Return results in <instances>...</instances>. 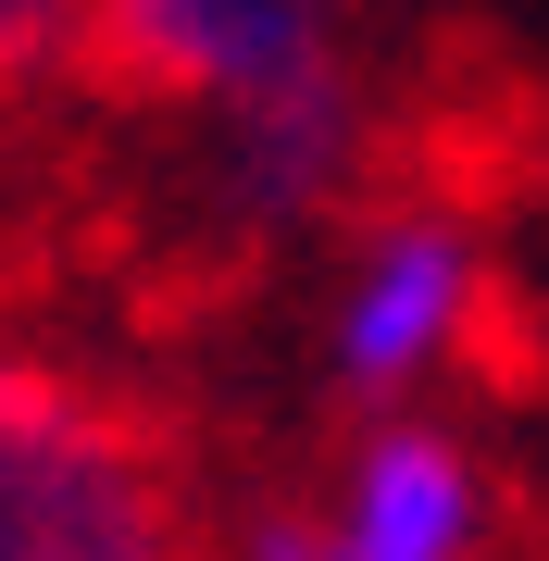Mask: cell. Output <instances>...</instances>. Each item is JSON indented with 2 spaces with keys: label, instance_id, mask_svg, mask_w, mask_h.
<instances>
[{
  "label": "cell",
  "instance_id": "6da1fadb",
  "mask_svg": "<svg viewBox=\"0 0 549 561\" xmlns=\"http://www.w3.org/2000/svg\"><path fill=\"white\" fill-rule=\"evenodd\" d=\"M0 561H201L150 424L62 375H0Z\"/></svg>",
  "mask_w": 549,
  "mask_h": 561
},
{
  "label": "cell",
  "instance_id": "7a4b0ae2",
  "mask_svg": "<svg viewBox=\"0 0 549 561\" xmlns=\"http://www.w3.org/2000/svg\"><path fill=\"white\" fill-rule=\"evenodd\" d=\"M88 62L163 101H263L338 62V0H88Z\"/></svg>",
  "mask_w": 549,
  "mask_h": 561
},
{
  "label": "cell",
  "instance_id": "3957f363",
  "mask_svg": "<svg viewBox=\"0 0 549 561\" xmlns=\"http://www.w3.org/2000/svg\"><path fill=\"white\" fill-rule=\"evenodd\" d=\"M474 300H488V287H474L462 225H437V213L387 225L363 250V275H350V300H338V375L350 387H412L474 324Z\"/></svg>",
  "mask_w": 549,
  "mask_h": 561
},
{
  "label": "cell",
  "instance_id": "277c9868",
  "mask_svg": "<svg viewBox=\"0 0 549 561\" xmlns=\"http://www.w3.org/2000/svg\"><path fill=\"white\" fill-rule=\"evenodd\" d=\"M488 537V486H474V461L437 437V424H387V437L350 461L325 537L312 561H474Z\"/></svg>",
  "mask_w": 549,
  "mask_h": 561
},
{
  "label": "cell",
  "instance_id": "5b68a950",
  "mask_svg": "<svg viewBox=\"0 0 549 561\" xmlns=\"http://www.w3.org/2000/svg\"><path fill=\"white\" fill-rule=\"evenodd\" d=\"M350 175V76H287L263 101H225V187L250 213H300Z\"/></svg>",
  "mask_w": 549,
  "mask_h": 561
},
{
  "label": "cell",
  "instance_id": "8992f818",
  "mask_svg": "<svg viewBox=\"0 0 549 561\" xmlns=\"http://www.w3.org/2000/svg\"><path fill=\"white\" fill-rule=\"evenodd\" d=\"M62 50H88V0H0V76H38Z\"/></svg>",
  "mask_w": 549,
  "mask_h": 561
}]
</instances>
